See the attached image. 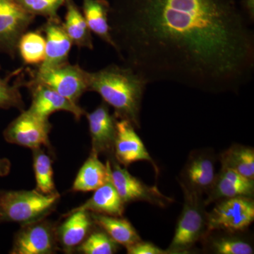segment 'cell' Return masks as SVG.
<instances>
[{
  "label": "cell",
  "mask_w": 254,
  "mask_h": 254,
  "mask_svg": "<svg viewBox=\"0 0 254 254\" xmlns=\"http://www.w3.org/2000/svg\"><path fill=\"white\" fill-rule=\"evenodd\" d=\"M109 22L123 65L148 83L240 91L254 71V34L241 0H113Z\"/></svg>",
  "instance_id": "1"
},
{
  "label": "cell",
  "mask_w": 254,
  "mask_h": 254,
  "mask_svg": "<svg viewBox=\"0 0 254 254\" xmlns=\"http://www.w3.org/2000/svg\"><path fill=\"white\" fill-rule=\"evenodd\" d=\"M148 82L128 66L111 64L99 71H88V91L95 92L115 110L118 120L141 127L140 113Z\"/></svg>",
  "instance_id": "2"
},
{
  "label": "cell",
  "mask_w": 254,
  "mask_h": 254,
  "mask_svg": "<svg viewBox=\"0 0 254 254\" xmlns=\"http://www.w3.org/2000/svg\"><path fill=\"white\" fill-rule=\"evenodd\" d=\"M59 193L43 194L32 190H0V223L20 225L46 218L56 209Z\"/></svg>",
  "instance_id": "3"
},
{
  "label": "cell",
  "mask_w": 254,
  "mask_h": 254,
  "mask_svg": "<svg viewBox=\"0 0 254 254\" xmlns=\"http://www.w3.org/2000/svg\"><path fill=\"white\" fill-rule=\"evenodd\" d=\"M184 194L183 209L168 254H185L200 240L206 239L208 230L207 212L203 195L180 185Z\"/></svg>",
  "instance_id": "4"
},
{
  "label": "cell",
  "mask_w": 254,
  "mask_h": 254,
  "mask_svg": "<svg viewBox=\"0 0 254 254\" xmlns=\"http://www.w3.org/2000/svg\"><path fill=\"white\" fill-rule=\"evenodd\" d=\"M31 79L58 92L71 103L78 105L88 89V71L69 63L46 68H37Z\"/></svg>",
  "instance_id": "5"
},
{
  "label": "cell",
  "mask_w": 254,
  "mask_h": 254,
  "mask_svg": "<svg viewBox=\"0 0 254 254\" xmlns=\"http://www.w3.org/2000/svg\"><path fill=\"white\" fill-rule=\"evenodd\" d=\"M254 220V201L251 197H235L217 201L210 213H207L208 230L227 232H242Z\"/></svg>",
  "instance_id": "6"
},
{
  "label": "cell",
  "mask_w": 254,
  "mask_h": 254,
  "mask_svg": "<svg viewBox=\"0 0 254 254\" xmlns=\"http://www.w3.org/2000/svg\"><path fill=\"white\" fill-rule=\"evenodd\" d=\"M51 129L49 119L41 118L28 110H24L5 128L3 135L8 143L31 150L42 146L50 148L49 134Z\"/></svg>",
  "instance_id": "7"
},
{
  "label": "cell",
  "mask_w": 254,
  "mask_h": 254,
  "mask_svg": "<svg viewBox=\"0 0 254 254\" xmlns=\"http://www.w3.org/2000/svg\"><path fill=\"white\" fill-rule=\"evenodd\" d=\"M110 177L114 186L125 204L135 201L148 202L156 206L166 207L174 201L156 186H148L122 168L115 158H110Z\"/></svg>",
  "instance_id": "8"
},
{
  "label": "cell",
  "mask_w": 254,
  "mask_h": 254,
  "mask_svg": "<svg viewBox=\"0 0 254 254\" xmlns=\"http://www.w3.org/2000/svg\"><path fill=\"white\" fill-rule=\"evenodd\" d=\"M56 224L41 219L21 225L15 234L11 254H53L60 250L56 236Z\"/></svg>",
  "instance_id": "9"
},
{
  "label": "cell",
  "mask_w": 254,
  "mask_h": 254,
  "mask_svg": "<svg viewBox=\"0 0 254 254\" xmlns=\"http://www.w3.org/2000/svg\"><path fill=\"white\" fill-rule=\"evenodd\" d=\"M35 18L15 0H0V53L14 60L18 41Z\"/></svg>",
  "instance_id": "10"
},
{
  "label": "cell",
  "mask_w": 254,
  "mask_h": 254,
  "mask_svg": "<svg viewBox=\"0 0 254 254\" xmlns=\"http://www.w3.org/2000/svg\"><path fill=\"white\" fill-rule=\"evenodd\" d=\"M215 160L211 150H193L180 175V185L200 194H206L216 177Z\"/></svg>",
  "instance_id": "11"
},
{
  "label": "cell",
  "mask_w": 254,
  "mask_h": 254,
  "mask_svg": "<svg viewBox=\"0 0 254 254\" xmlns=\"http://www.w3.org/2000/svg\"><path fill=\"white\" fill-rule=\"evenodd\" d=\"M135 128L128 120H118L113 158L125 168L136 162H148L153 165L156 173H158L156 164L150 156L141 138L137 134Z\"/></svg>",
  "instance_id": "12"
},
{
  "label": "cell",
  "mask_w": 254,
  "mask_h": 254,
  "mask_svg": "<svg viewBox=\"0 0 254 254\" xmlns=\"http://www.w3.org/2000/svg\"><path fill=\"white\" fill-rule=\"evenodd\" d=\"M24 86L27 87L31 93V105L28 110L41 118L49 119L52 114L64 111L72 114L75 120L78 121L86 114L79 105L71 103L46 85L31 79L26 81Z\"/></svg>",
  "instance_id": "13"
},
{
  "label": "cell",
  "mask_w": 254,
  "mask_h": 254,
  "mask_svg": "<svg viewBox=\"0 0 254 254\" xmlns=\"http://www.w3.org/2000/svg\"><path fill=\"white\" fill-rule=\"evenodd\" d=\"M85 115L89 125L91 152L114 157V145L117 133L118 119L110 113L109 105L104 101L91 113Z\"/></svg>",
  "instance_id": "14"
},
{
  "label": "cell",
  "mask_w": 254,
  "mask_h": 254,
  "mask_svg": "<svg viewBox=\"0 0 254 254\" xmlns=\"http://www.w3.org/2000/svg\"><path fill=\"white\" fill-rule=\"evenodd\" d=\"M64 221L56 226V236L60 250L71 254L86 240L95 223L91 212L71 210L64 215Z\"/></svg>",
  "instance_id": "15"
},
{
  "label": "cell",
  "mask_w": 254,
  "mask_h": 254,
  "mask_svg": "<svg viewBox=\"0 0 254 254\" xmlns=\"http://www.w3.org/2000/svg\"><path fill=\"white\" fill-rule=\"evenodd\" d=\"M254 194V180H250L230 169L221 167L204 199L205 205L213 202L235 198L251 197Z\"/></svg>",
  "instance_id": "16"
},
{
  "label": "cell",
  "mask_w": 254,
  "mask_h": 254,
  "mask_svg": "<svg viewBox=\"0 0 254 254\" xmlns=\"http://www.w3.org/2000/svg\"><path fill=\"white\" fill-rule=\"evenodd\" d=\"M46 41V56L44 63L38 66L46 68L68 63L73 43L63 26L60 17L50 18L41 26Z\"/></svg>",
  "instance_id": "17"
},
{
  "label": "cell",
  "mask_w": 254,
  "mask_h": 254,
  "mask_svg": "<svg viewBox=\"0 0 254 254\" xmlns=\"http://www.w3.org/2000/svg\"><path fill=\"white\" fill-rule=\"evenodd\" d=\"M125 206V203L114 186L110 174L106 182L94 190L89 199L73 210H85L91 213L123 217Z\"/></svg>",
  "instance_id": "18"
},
{
  "label": "cell",
  "mask_w": 254,
  "mask_h": 254,
  "mask_svg": "<svg viewBox=\"0 0 254 254\" xmlns=\"http://www.w3.org/2000/svg\"><path fill=\"white\" fill-rule=\"evenodd\" d=\"M111 164L108 160L102 163L96 153L91 151L89 157L82 165L73 183V191L88 192L103 185L110 176Z\"/></svg>",
  "instance_id": "19"
},
{
  "label": "cell",
  "mask_w": 254,
  "mask_h": 254,
  "mask_svg": "<svg viewBox=\"0 0 254 254\" xmlns=\"http://www.w3.org/2000/svg\"><path fill=\"white\" fill-rule=\"evenodd\" d=\"M110 9L108 0H83V14L90 30L102 41L115 48L109 22Z\"/></svg>",
  "instance_id": "20"
},
{
  "label": "cell",
  "mask_w": 254,
  "mask_h": 254,
  "mask_svg": "<svg viewBox=\"0 0 254 254\" xmlns=\"http://www.w3.org/2000/svg\"><path fill=\"white\" fill-rule=\"evenodd\" d=\"M64 6L66 11L63 26L73 45L93 50V36L83 13L73 0H65Z\"/></svg>",
  "instance_id": "21"
},
{
  "label": "cell",
  "mask_w": 254,
  "mask_h": 254,
  "mask_svg": "<svg viewBox=\"0 0 254 254\" xmlns=\"http://www.w3.org/2000/svg\"><path fill=\"white\" fill-rule=\"evenodd\" d=\"M91 213L95 225L106 232L119 245L127 248L141 240L136 229L127 219L91 212Z\"/></svg>",
  "instance_id": "22"
},
{
  "label": "cell",
  "mask_w": 254,
  "mask_h": 254,
  "mask_svg": "<svg viewBox=\"0 0 254 254\" xmlns=\"http://www.w3.org/2000/svg\"><path fill=\"white\" fill-rule=\"evenodd\" d=\"M221 167L230 169L254 180V150L252 147L233 145L220 155Z\"/></svg>",
  "instance_id": "23"
},
{
  "label": "cell",
  "mask_w": 254,
  "mask_h": 254,
  "mask_svg": "<svg viewBox=\"0 0 254 254\" xmlns=\"http://www.w3.org/2000/svg\"><path fill=\"white\" fill-rule=\"evenodd\" d=\"M23 67L18 68L4 77L0 76V109L16 108L21 112L25 110V103L20 91V88L26 83L23 80Z\"/></svg>",
  "instance_id": "24"
},
{
  "label": "cell",
  "mask_w": 254,
  "mask_h": 254,
  "mask_svg": "<svg viewBox=\"0 0 254 254\" xmlns=\"http://www.w3.org/2000/svg\"><path fill=\"white\" fill-rule=\"evenodd\" d=\"M17 53L26 65L40 66L46 60V41L41 30L25 32L17 45Z\"/></svg>",
  "instance_id": "25"
},
{
  "label": "cell",
  "mask_w": 254,
  "mask_h": 254,
  "mask_svg": "<svg viewBox=\"0 0 254 254\" xmlns=\"http://www.w3.org/2000/svg\"><path fill=\"white\" fill-rule=\"evenodd\" d=\"M32 150L36 181V190L46 195L58 193L55 188L53 160L41 148Z\"/></svg>",
  "instance_id": "26"
},
{
  "label": "cell",
  "mask_w": 254,
  "mask_h": 254,
  "mask_svg": "<svg viewBox=\"0 0 254 254\" xmlns=\"http://www.w3.org/2000/svg\"><path fill=\"white\" fill-rule=\"evenodd\" d=\"M93 230L86 240L78 246L76 252L83 254H113L117 253L119 245L102 229Z\"/></svg>",
  "instance_id": "27"
},
{
  "label": "cell",
  "mask_w": 254,
  "mask_h": 254,
  "mask_svg": "<svg viewBox=\"0 0 254 254\" xmlns=\"http://www.w3.org/2000/svg\"><path fill=\"white\" fill-rule=\"evenodd\" d=\"M210 248L218 254H253L254 248L247 241L235 236H222L211 239Z\"/></svg>",
  "instance_id": "28"
},
{
  "label": "cell",
  "mask_w": 254,
  "mask_h": 254,
  "mask_svg": "<svg viewBox=\"0 0 254 254\" xmlns=\"http://www.w3.org/2000/svg\"><path fill=\"white\" fill-rule=\"evenodd\" d=\"M23 9L33 16L46 19L60 17L58 10L64 5L65 0H15Z\"/></svg>",
  "instance_id": "29"
},
{
  "label": "cell",
  "mask_w": 254,
  "mask_h": 254,
  "mask_svg": "<svg viewBox=\"0 0 254 254\" xmlns=\"http://www.w3.org/2000/svg\"><path fill=\"white\" fill-rule=\"evenodd\" d=\"M128 254H168L166 250L159 248L156 245L150 242L140 240L134 245L127 247Z\"/></svg>",
  "instance_id": "30"
},
{
  "label": "cell",
  "mask_w": 254,
  "mask_h": 254,
  "mask_svg": "<svg viewBox=\"0 0 254 254\" xmlns=\"http://www.w3.org/2000/svg\"><path fill=\"white\" fill-rule=\"evenodd\" d=\"M241 6L251 24L254 21V0H241Z\"/></svg>",
  "instance_id": "31"
},
{
  "label": "cell",
  "mask_w": 254,
  "mask_h": 254,
  "mask_svg": "<svg viewBox=\"0 0 254 254\" xmlns=\"http://www.w3.org/2000/svg\"><path fill=\"white\" fill-rule=\"evenodd\" d=\"M11 170V162L7 158H0V177L7 176Z\"/></svg>",
  "instance_id": "32"
}]
</instances>
